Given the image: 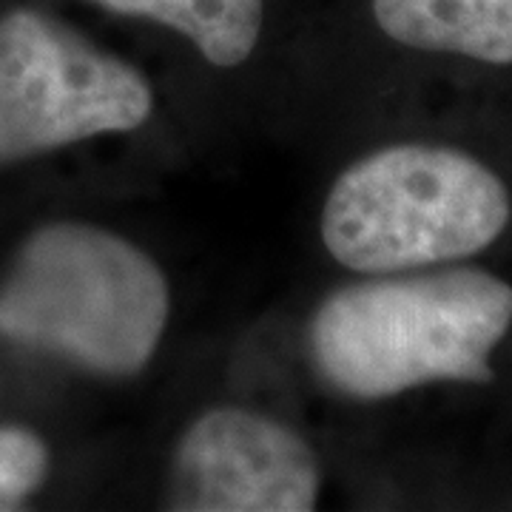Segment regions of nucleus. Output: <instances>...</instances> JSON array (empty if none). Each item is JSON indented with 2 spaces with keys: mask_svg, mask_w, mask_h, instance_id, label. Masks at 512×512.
<instances>
[{
  "mask_svg": "<svg viewBox=\"0 0 512 512\" xmlns=\"http://www.w3.org/2000/svg\"><path fill=\"white\" fill-rule=\"evenodd\" d=\"M512 288L478 268L376 279L333 293L311 328L316 367L356 399L430 382H490Z\"/></svg>",
  "mask_w": 512,
  "mask_h": 512,
  "instance_id": "obj_1",
  "label": "nucleus"
},
{
  "mask_svg": "<svg viewBox=\"0 0 512 512\" xmlns=\"http://www.w3.org/2000/svg\"><path fill=\"white\" fill-rule=\"evenodd\" d=\"M168 285L151 256L92 225H49L0 288V333L77 365L128 376L160 345Z\"/></svg>",
  "mask_w": 512,
  "mask_h": 512,
  "instance_id": "obj_2",
  "label": "nucleus"
},
{
  "mask_svg": "<svg viewBox=\"0 0 512 512\" xmlns=\"http://www.w3.org/2000/svg\"><path fill=\"white\" fill-rule=\"evenodd\" d=\"M504 183L476 157L441 146H390L336 180L322 239L350 271L393 274L473 256L510 222Z\"/></svg>",
  "mask_w": 512,
  "mask_h": 512,
  "instance_id": "obj_3",
  "label": "nucleus"
},
{
  "mask_svg": "<svg viewBox=\"0 0 512 512\" xmlns=\"http://www.w3.org/2000/svg\"><path fill=\"white\" fill-rule=\"evenodd\" d=\"M151 114L146 77L37 12L0 18V160L131 131Z\"/></svg>",
  "mask_w": 512,
  "mask_h": 512,
  "instance_id": "obj_4",
  "label": "nucleus"
},
{
  "mask_svg": "<svg viewBox=\"0 0 512 512\" xmlns=\"http://www.w3.org/2000/svg\"><path fill=\"white\" fill-rule=\"evenodd\" d=\"M319 464L293 430L237 407L211 410L185 433L171 467V507L200 512H308Z\"/></svg>",
  "mask_w": 512,
  "mask_h": 512,
  "instance_id": "obj_5",
  "label": "nucleus"
},
{
  "mask_svg": "<svg viewBox=\"0 0 512 512\" xmlns=\"http://www.w3.org/2000/svg\"><path fill=\"white\" fill-rule=\"evenodd\" d=\"M373 15L404 46L512 63V0H373Z\"/></svg>",
  "mask_w": 512,
  "mask_h": 512,
  "instance_id": "obj_6",
  "label": "nucleus"
},
{
  "mask_svg": "<svg viewBox=\"0 0 512 512\" xmlns=\"http://www.w3.org/2000/svg\"><path fill=\"white\" fill-rule=\"evenodd\" d=\"M120 15L160 20L183 32L214 66H239L254 52L262 0H94Z\"/></svg>",
  "mask_w": 512,
  "mask_h": 512,
  "instance_id": "obj_7",
  "label": "nucleus"
},
{
  "mask_svg": "<svg viewBox=\"0 0 512 512\" xmlns=\"http://www.w3.org/2000/svg\"><path fill=\"white\" fill-rule=\"evenodd\" d=\"M49 453L35 433L0 427V510L18 507L46 476Z\"/></svg>",
  "mask_w": 512,
  "mask_h": 512,
  "instance_id": "obj_8",
  "label": "nucleus"
}]
</instances>
